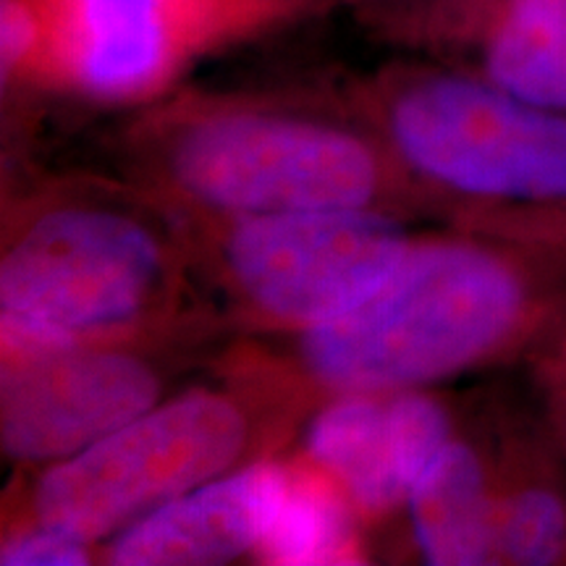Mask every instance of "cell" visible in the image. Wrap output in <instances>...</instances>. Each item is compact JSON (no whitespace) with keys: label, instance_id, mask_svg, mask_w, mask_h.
I'll list each match as a JSON object with an SVG mask.
<instances>
[{"label":"cell","instance_id":"cell-1","mask_svg":"<svg viewBox=\"0 0 566 566\" xmlns=\"http://www.w3.org/2000/svg\"><path fill=\"white\" fill-rule=\"evenodd\" d=\"M554 302L537 260L480 233H420L359 307L296 334L237 336L218 367L265 380L313 412L338 394L430 388L537 334Z\"/></svg>","mask_w":566,"mask_h":566},{"label":"cell","instance_id":"cell-2","mask_svg":"<svg viewBox=\"0 0 566 566\" xmlns=\"http://www.w3.org/2000/svg\"><path fill=\"white\" fill-rule=\"evenodd\" d=\"M218 328L179 212L132 184L53 176L3 212V357Z\"/></svg>","mask_w":566,"mask_h":566},{"label":"cell","instance_id":"cell-3","mask_svg":"<svg viewBox=\"0 0 566 566\" xmlns=\"http://www.w3.org/2000/svg\"><path fill=\"white\" fill-rule=\"evenodd\" d=\"M116 163L124 179L195 216L323 208L420 216L386 142L349 95L153 101L116 137Z\"/></svg>","mask_w":566,"mask_h":566},{"label":"cell","instance_id":"cell-4","mask_svg":"<svg viewBox=\"0 0 566 566\" xmlns=\"http://www.w3.org/2000/svg\"><path fill=\"white\" fill-rule=\"evenodd\" d=\"M310 412L263 380L216 370L80 454L32 470L6 525L32 522L103 548L145 514L254 459L273 457Z\"/></svg>","mask_w":566,"mask_h":566},{"label":"cell","instance_id":"cell-5","mask_svg":"<svg viewBox=\"0 0 566 566\" xmlns=\"http://www.w3.org/2000/svg\"><path fill=\"white\" fill-rule=\"evenodd\" d=\"M349 97L386 142L420 216L566 212V113L412 63L386 66Z\"/></svg>","mask_w":566,"mask_h":566},{"label":"cell","instance_id":"cell-6","mask_svg":"<svg viewBox=\"0 0 566 566\" xmlns=\"http://www.w3.org/2000/svg\"><path fill=\"white\" fill-rule=\"evenodd\" d=\"M176 212L205 310L233 338L296 334L336 321L370 300L420 237L412 218L363 208Z\"/></svg>","mask_w":566,"mask_h":566},{"label":"cell","instance_id":"cell-7","mask_svg":"<svg viewBox=\"0 0 566 566\" xmlns=\"http://www.w3.org/2000/svg\"><path fill=\"white\" fill-rule=\"evenodd\" d=\"M40 53L27 84L92 103H153L202 53L307 0H32Z\"/></svg>","mask_w":566,"mask_h":566},{"label":"cell","instance_id":"cell-8","mask_svg":"<svg viewBox=\"0 0 566 566\" xmlns=\"http://www.w3.org/2000/svg\"><path fill=\"white\" fill-rule=\"evenodd\" d=\"M223 334L212 328L111 338L3 357L0 449L40 470L80 454L171 396L195 354Z\"/></svg>","mask_w":566,"mask_h":566},{"label":"cell","instance_id":"cell-9","mask_svg":"<svg viewBox=\"0 0 566 566\" xmlns=\"http://www.w3.org/2000/svg\"><path fill=\"white\" fill-rule=\"evenodd\" d=\"M454 436L449 405L428 388L338 394L304 417L300 454L373 527L405 512L415 483Z\"/></svg>","mask_w":566,"mask_h":566},{"label":"cell","instance_id":"cell-10","mask_svg":"<svg viewBox=\"0 0 566 566\" xmlns=\"http://www.w3.org/2000/svg\"><path fill=\"white\" fill-rule=\"evenodd\" d=\"M289 483V459L263 457L176 495L101 548L113 566H210L258 556Z\"/></svg>","mask_w":566,"mask_h":566},{"label":"cell","instance_id":"cell-11","mask_svg":"<svg viewBox=\"0 0 566 566\" xmlns=\"http://www.w3.org/2000/svg\"><path fill=\"white\" fill-rule=\"evenodd\" d=\"M415 554L433 566L499 564V483L480 449L454 436L405 504Z\"/></svg>","mask_w":566,"mask_h":566},{"label":"cell","instance_id":"cell-12","mask_svg":"<svg viewBox=\"0 0 566 566\" xmlns=\"http://www.w3.org/2000/svg\"><path fill=\"white\" fill-rule=\"evenodd\" d=\"M485 80L566 113V0H504L485 32Z\"/></svg>","mask_w":566,"mask_h":566},{"label":"cell","instance_id":"cell-13","mask_svg":"<svg viewBox=\"0 0 566 566\" xmlns=\"http://www.w3.org/2000/svg\"><path fill=\"white\" fill-rule=\"evenodd\" d=\"M365 522L325 472L302 454L289 459V483L271 533L258 551L263 564H363Z\"/></svg>","mask_w":566,"mask_h":566},{"label":"cell","instance_id":"cell-14","mask_svg":"<svg viewBox=\"0 0 566 566\" xmlns=\"http://www.w3.org/2000/svg\"><path fill=\"white\" fill-rule=\"evenodd\" d=\"M499 564L546 566L566 556V499L541 478L499 483Z\"/></svg>","mask_w":566,"mask_h":566},{"label":"cell","instance_id":"cell-15","mask_svg":"<svg viewBox=\"0 0 566 566\" xmlns=\"http://www.w3.org/2000/svg\"><path fill=\"white\" fill-rule=\"evenodd\" d=\"M101 556V548L61 530L17 522L6 525L0 564L3 566H84Z\"/></svg>","mask_w":566,"mask_h":566},{"label":"cell","instance_id":"cell-16","mask_svg":"<svg viewBox=\"0 0 566 566\" xmlns=\"http://www.w3.org/2000/svg\"><path fill=\"white\" fill-rule=\"evenodd\" d=\"M551 375H554L558 384H564L566 380V336H564V342L558 344L554 357H551Z\"/></svg>","mask_w":566,"mask_h":566},{"label":"cell","instance_id":"cell-17","mask_svg":"<svg viewBox=\"0 0 566 566\" xmlns=\"http://www.w3.org/2000/svg\"><path fill=\"white\" fill-rule=\"evenodd\" d=\"M357 3H363V6H388V3H394V0H357Z\"/></svg>","mask_w":566,"mask_h":566}]
</instances>
